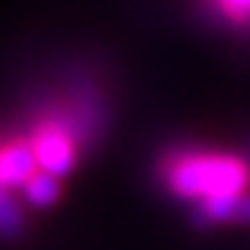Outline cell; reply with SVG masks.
Listing matches in <instances>:
<instances>
[{
  "instance_id": "7",
  "label": "cell",
  "mask_w": 250,
  "mask_h": 250,
  "mask_svg": "<svg viewBox=\"0 0 250 250\" xmlns=\"http://www.w3.org/2000/svg\"><path fill=\"white\" fill-rule=\"evenodd\" d=\"M25 231V214L17 197L11 195V189H0V236L3 239H14Z\"/></svg>"
},
{
  "instance_id": "9",
  "label": "cell",
  "mask_w": 250,
  "mask_h": 250,
  "mask_svg": "<svg viewBox=\"0 0 250 250\" xmlns=\"http://www.w3.org/2000/svg\"><path fill=\"white\" fill-rule=\"evenodd\" d=\"M0 189H3V184H0Z\"/></svg>"
},
{
  "instance_id": "5",
  "label": "cell",
  "mask_w": 250,
  "mask_h": 250,
  "mask_svg": "<svg viewBox=\"0 0 250 250\" xmlns=\"http://www.w3.org/2000/svg\"><path fill=\"white\" fill-rule=\"evenodd\" d=\"M203 11L220 25L250 36V0H203Z\"/></svg>"
},
{
  "instance_id": "8",
  "label": "cell",
  "mask_w": 250,
  "mask_h": 250,
  "mask_svg": "<svg viewBox=\"0 0 250 250\" xmlns=\"http://www.w3.org/2000/svg\"><path fill=\"white\" fill-rule=\"evenodd\" d=\"M242 159H245V164L250 167V139H248V145H245V150H242Z\"/></svg>"
},
{
  "instance_id": "3",
  "label": "cell",
  "mask_w": 250,
  "mask_h": 250,
  "mask_svg": "<svg viewBox=\"0 0 250 250\" xmlns=\"http://www.w3.org/2000/svg\"><path fill=\"white\" fill-rule=\"evenodd\" d=\"M189 223L208 231L214 225L236 223V225H250V192H239V195H225V197H208L192 208Z\"/></svg>"
},
{
  "instance_id": "4",
  "label": "cell",
  "mask_w": 250,
  "mask_h": 250,
  "mask_svg": "<svg viewBox=\"0 0 250 250\" xmlns=\"http://www.w3.org/2000/svg\"><path fill=\"white\" fill-rule=\"evenodd\" d=\"M39 170L36 164L34 145L25 139L9 142L0 147V184L6 189H20L25 187V181Z\"/></svg>"
},
{
  "instance_id": "1",
  "label": "cell",
  "mask_w": 250,
  "mask_h": 250,
  "mask_svg": "<svg viewBox=\"0 0 250 250\" xmlns=\"http://www.w3.org/2000/svg\"><path fill=\"white\" fill-rule=\"evenodd\" d=\"M161 178L175 197L184 200H208L248 192L250 167L242 156L228 153L181 150L170 153L161 164Z\"/></svg>"
},
{
  "instance_id": "6",
  "label": "cell",
  "mask_w": 250,
  "mask_h": 250,
  "mask_svg": "<svg viewBox=\"0 0 250 250\" xmlns=\"http://www.w3.org/2000/svg\"><path fill=\"white\" fill-rule=\"evenodd\" d=\"M25 200L36 208H47L53 206L62 195V187H59V175L53 172H45V170H36L31 178L25 181Z\"/></svg>"
},
{
  "instance_id": "2",
  "label": "cell",
  "mask_w": 250,
  "mask_h": 250,
  "mask_svg": "<svg viewBox=\"0 0 250 250\" xmlns=\"http://www.w3.org/2000/svg\"><path fill=\"white\" fill-rule=\"evenodd\" d=\"M39 170L67 175L75 167V136L62 123H45L31 139Z\"/></svg>"
}]
</instances>
